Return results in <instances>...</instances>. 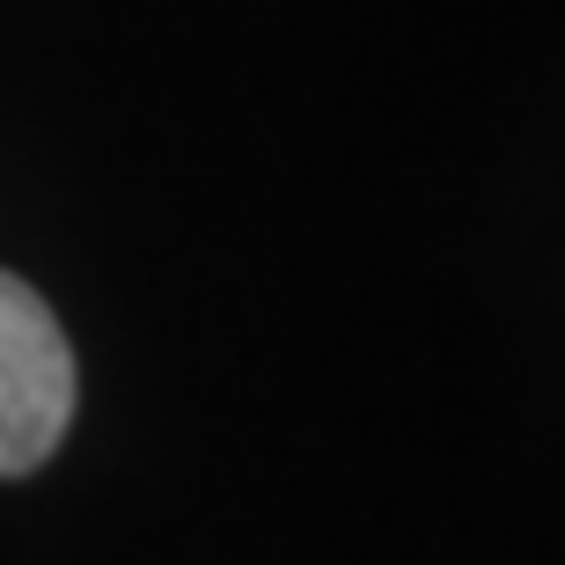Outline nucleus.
<instances>
[{"label": "nucleus", "mask_w": 565, "mask_h": 565, "mask_svg": "<svg viewBox=\"0 0 565 565\" xmlns=\"http://www.w3.org/2000/svg\"><path fill=\"white\" fill-rule=\"evenodd\" d=\"M74 419V353L38 287L0 273V478H30Z\"/></svg>", "instance_id": "obj_1"}]
</instances>
